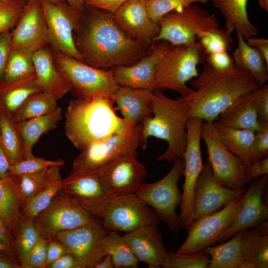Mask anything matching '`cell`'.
I'll list each match as a JSON object with an SVG mask.
<instances>
[{
    "instance_id": "obj_1",
    "label": "cell",
    "mask_w": 268,
    "mask_h": 268,
    "mask_svg": "<svg viewBox=\"0 0 268 268\" xmlns=\"http://www.w3.org/2000/svg\"><path fill=\"white\" fill-rule=\"evenodd\" d=\"M74 39L82 62L105 69L133 65L145 56L151 45L130 38L114 14L85 7Z\"/></svg>"
},
{
    "instance_id": "obj_2",
    "label": "cell",
    "mask_w": 268,
    "mask_h": 268,
    "mask_svg": "<svg viewBox=\"0 0 268 268\" xmlns=\"http://www.w3.org/2000/svg\"><path fill=\"white\" fill-rule=\"evenodd\" d=\"M189 82L192 91L181 96L190 107L191 118L212 123L239 97L260 86L248 72L235 66L219 70L206 63Z\"/></svg>"
},
{
    "instance_id": "obj_3",
    "label": "cell",
    "mask_w": 268,
    "mask_h": 268,
    "mask_svg": "<svg viewBox=\"0 0 268 268\" xmlns=\"http://www.w3.org/2000/svg\"><path fill=\"white\" fill-rule=\"evenodd\" d=\"M114 104L113 97L103 96L76 97L69 101L65 114V134L74 147L81 151L135 126L118 116Z\"/></svg>"
},
{
    "instance_id": "obj_4",
    "label": "cell",
    "mask_w": 268,
    "mask_h": 268,
    "mask_svg": "<svg viewBox=\"0 0 268 268\" xmlns=\"http://www.w3.org/2000/svg\"><path fill=\"white\" fill-rule=\"evenodd\" d=\"M152 116L141 123L139 146L145 149L148 138L154 137L165 141L167 147L158 158V161L173 162L183 159L187 140V124L191 118L189 105L181 96L172 99L162 90L152 91Z\"/></svg>"
},
{
    "instance_id": "obj_5",
    "label": "cell",
    "mask_w": 268,
    "mask_h": 268,
    "mask_svg": "<svg viewBox=\"0 0 268 268\" xmlns=\"http://www.w3.org/2000/svg\"><path fill=\"white\" fill-rule=\"evenodd\" d=\"M204 52L198 42L193 45L174 46L165 41L153 89H169L181 96L189 93L192 89L187 83L198 75V66L204 61Z\"/></svg>"
},
{
    "instance_id": "obj_6",
    "label": "cell",
    "mask_w": 268,
    "mask_h": 268,
    "mask_svg": "<svg viewBox=\"0 0 268 268\" xmlns=\"http://www.w3.org/2000/svg\"><path fill=\"white\" fill-rule=\"evenodd\" d=\"M159 31L153 43L164 41L174 45H193L208 33L222 29L213 14L198 3L179 8L158 21Z\"/></svg>"
},
{
    "instance_id": "obj_7",
    "label": "cell",
    "mask_w": 268,
    "mask_h": 268,
    "mask_svg": "<svg viewBox=\"0 0 268 268\" xmlns=\"http://www.w3.org/2000/svg\"><path fill=\"white\" fill-rule=\"evenodd\" d=\"M173 162L171 169L165 176L153 183H142L135 194L154 210L160 221L174 234L178 235L182 229L176 212L182 201L178 183L183 175L184 161L177 158Z\"/></svg>"
},
{
    "instance_id": "obj_8",
    "label": "cell",
    "mask_w": 268,
    "mask_h": 268,
    "mask_svg": "<svg viewBox=\"0 0 268 268\" xmlns=\"http://www.w3.org/2000/svg\"><path fill=\"white\" fill-rule=\"evenodd\" d=\"M53 53L58 68L77 97H113L119 85L111 69L93 67L53 50Z\"/></svg>"
},
{
    "instance_id": "obj_9",
    "label": "cell",
    "mask_w": 268,
    "mask_h": 268,
    "mask_svg": "<svg viewBox=\"0 0 268 268\" xmlns=\"http://www.w3.org/2000/svg\"><path fill=\"white\" fill-rule=\"evenodd\" d=\"M97 219L71 197L59 191L33 222L41 236L50 240L60 232L91 223Z\"/></svg>"
},
{
    "instance_id": "obj_10",
    "label": "cell",
    "mask_w": 268,
    "mask_h": 268,
    "mask_svg": "<svg viewBox=\"0 0 268 268\" xmlns=\"http://www.w3.org/2000/svg\"><path fill=\"white\" fill-rule=\"evenodd\" d=\"M201 137L215 179L229 189H246L249 183L246 168L241 160L222 143L213 122H203Z\"/></svg>"
},
{
    "instance_id": "obj_11",
    "label": "cell",
    "mask_w": 268,
    "mask_h": 268,
    "mask_svg": "<svg viewBox=\"0 0 268 268\" xmlns=\"http://www.w3.org/2000/svg\"><path fill=\"white\" fill-rule=\"evenodd\" d=\"M47 23L49 46L56 51L82 62L73 36L79 29L83 12L63 0L57 3L41 1Z\"/></svg>"
},
{
    "instance_id": "obj_12",
    "label": "cell",
    "mask_w": 268,
    "mask_h": 268,
    "mask_svg": "<svg viewBox=\"0 0 268 268\" xmlns=\"http://www.w3.org/2000/svg\"><path fill=\"white\" fill-rule=\"evenodd\" d=\"M109 231L128 232L143 226L159 225L154 210L135 193L111 196L101 219Z\"/></svg>"
},
{
    "instance_id": "obj_13",
    "label": "cell",
    "mask_w": 268,
    "mask_h": 268,
    "mask_svg": "<svg viewBox=\"0 0 268 268\" xmlns=\"http://www.w3.org/2000/svg\"><path fill=\"white\" fill-rule=\"evenodd\" d=\"M203 122L201 119L191 117L187 124V140L183 157L184 182L179 215L182 229H186L194 220V191L204 167L201 150Z\"/></svg>"
},
{
    "instance_id": "obj_14",
    "label": "cell",
    "mask_w": 268,
    "mask_h": 268,
    "mask_svg": "<svg viewBox=\"0 0 268 268\" xmlns=\"http://www.w3.org/2000/svg\"><path fill=\"white\" fill-rule=\"evenodd\" d=\"M140 123L130 131L114 134L80 151L72 165V171L99 169L123 155L137 152L140 144Z\"/></svg>"
},
{
    "instance_id": "obj_15",
    "label": "cell",
    "mask_w": 268,
    "mask_h": 268,
    "mask_svg": "<svg viewBox=\"0 0 268 268\" xmlns=\"http://www.w3.org/2000/svg\"><path fill=\"white\" fill-rule=\"evenodd\" d=\"M243 194L220 209L194 220L186 229L188 236L176 250L177 253H196L214 245L217 238L234 220L240 208Z\"/></svg>"
},
{
    "instance_id": "obj_16",
    "label": "cell",
    "mask_w": 268,
    "mask_h": 268,
    "mask_svg": "<svg viewBox=\"0 0 268 268\" xmlns=\"http://www.w3.org/2000/svg\"><path fill=\"white\" fill-rule=\"evenodd\" d=\"M109 230L102 220L58 233L53 239L63 244L76 260L78 268H95L104 257L102 242Z\"/></svg>"
},
{
    "instance_id": "obj_17",
    "label": "cell",
    "mask_w": 268,
    "mask_h": 268,
    "mask_svg": "<svg viewBox=\"0 0 268 268\" xmlns=\"http://www.w3.org/2000/svg\"><path fill=\"white\" fill-rule=\"evenodd\" d=\"M137 152L123 155L97 170L102 186L109 196L135 193L147 175Z\"/></svg>"
},
{
    "instance_id": "obj_18",
    "label": "cell",
    "mask_w": 268,
    "mask_h": 268,
    "mask_svg": "<svg viewBox=\"0 0 268 268\" xmlns=\"http://www.w3.org/2000/svg\"><path fill=\"white\" fill-rule=\"evenodd\" d=\"M268 182V175H265L253 179L249 182L237 215L217 238L214 245L224 242L239 231L255 228L267 220L268 206L264 196Z\"/></svg>"
},
{
    "instance_id": "obj_19",
    "label": "cell",
    "mask_w": 268,
    "mask_h": 268,
    "mask_svg": "<svg viewBox=\"0 0 268 268\" xmlns=\"http://www.w3.org/2000/svg\"><path fill=\"white\" fill-rule=\"evenodd\" d=\"M62 192L92 215L101 219L110 196L104 190L97 170L72 171L62 179Z\"/></svg>"
},
{
    "instance_id": "obj_20",
    "label": "cell",
    "mask_w": 268,
    "mask_h": 268,
    "mask_svg": "<svg viewBox=\"0 0 268 268\" xmlns=\"http://www.w3.org/2000/svg\"><path fill=\"white\" fill-rule=\"evenodd\" d=\"M10 49L31 53L49 46L48 31L40 0H27L24 10L11 32Z\"/></svg>"
},
{
    "instance_id": "obj_21",
    "label": "cell",
    "mask_w": 268,
    "mask_h": 268,
    "mask_svg": "<svg viewBox=\"0 0 268 268\" xmlns=\"http://www.w3.org/2000/svg\"><path fill=\"white\" fill-rule=\"evenodd\" d=\"M246 189L234 190L223 186L213 176L207 161L195 189L193 221L220 209L227 203L241 196Z\"/></svg>"
},
{
    "instance_id": "obj_22",
    "label": "cell",
    "mask_w": 268,
    "mask_h": 268,
    "mask_svg": "<svg viewBox=\"0 0 268 268\" xmlns=\"http://www.w3.org/2000/svg\"><path fill=\"white\" fill-rule=\"evenodd\" d=\"M165 41L153 43L147 54L134 64L111 68L120 86L153 90L157 67L163 54Z\"/></svg>"
},
{
    "instance_id": "obj_23",
    "label": "cell",
    "mask_w": 268,
    "mask_h": 268,
    "mask_svg": "<svg viewBox=\"0 0 268 268\" xmlns=\"http://www.w3.org/2000/svg\"><path fill=\"white\" fill-rule=\"evenodd\" d=\"M114 16L116 22L130 38L149 45L153 44L159 26L149 17L145 0H130Z\"/></svg>"
},
{
    "instance_id": "obj_24",
    "label": "cell",
    "mask_w": 268,
    "mask_h": 268,
    "mask_svg": "<svg viewBox=\"0 0 268 268\" xmlns=\"http://www.w3.org/2000/svg\"><path fill=\"white\" fill-rule=\"evenodd\" d=\"M158 226H143L123 235L138 262L149 268H163L168 254Z\"/></svg>"
},
{
    "instance_id": "obj_25",
    "label": "cell",
    "mask_w": 268,
    "mask_h": 268,
    "mask_svg": "<svg viewBox=\"0 0 268 268\" xmlns=\"http://www.w3.org/2000/svg\"><path fill=\"white\" fill-rule=\"evenodd\" d=\"M35 80L43 91L52 95L57 100L71 91V87L58 68L50 46L40 49L33 53Z\"/></svg>"
},
{
    "instance_id": "obj_26",
    "label": "cell",
    "mask_w": 268,
    "mask_h": 268,
    "mask_svg": "<svg viewBox=\"0 0 268 268\" xmlns=\"http://www.w3.org/2000/svg\"><path fill=\"white\" fill-rule=\"evenodd\" d=\"M152 90L120 86L113 98L123 118L134 125L152 116Z\"/></svg>"
},
{
    "instance_id": "obj_27",
    "label": "cell",
    "mask_w": 268,
    "mask_h": 268,
    "mask_svg": "<svg viewBox=\"0 0 268 268\" xmlns=\"http://www.w3.org/2000/svg\"><path fill=\"white\" fill-rule=\"evenodd\" d=\"M243 260L249 268H268V223L248 229L240 241Z\"/></svg>"
},
{
    "instance_id": "obj_28",
    "label": "cell",
    "mask_w": 268,
    "mask_h": 268,
    "mask_svg": "<svg viewBox=\"0 0 268 268\" xmlns=\"http://www.w3.org/2000/svg\"><path fill=\"white\" fill-rule=\"evenodd\" d=\"M211 1L223 16L224 30L227 34L231 35L235 29H238L246 40L258 35V29L248 16V0H211Z\"/></svg>"
},
{
    "instance_id": "obj_29",
    "label": "cell",
    "mask_w": 268,
    "mask_h": 268,
    "mask_svg": "<svg viewBox=\"0 0 268 268\" xmlns=\"http://www.w3.org/2000/svg\"><path fill=\"white\" fill-rule=\"evenodd\" d=\"M253 91L246 93L236 99L217 117L214 122L234 128L256 132L260 123L258 118Z\"/></svg>"
},
{
    "instance_id": "obj_30",
    "label": "cell",
    "mask_w": 268,
    "mask_h": 268,
    "mask_svg": "<svg viewBox=\"0 0 268 268\" xmlns=\"http://www.w3.org/2000/svg\"><path fill=\"white\" fill-rule=\"evenodd\" d=\"M237 45L232 54L234 66L248 72L259 86L268 80V64L261 53L247 43L241 32L235 29Z\"/></svg>"
},
{
    "instance_id": "obj_31",
    "label": "cell",
    "mask_w": 268,
    "mask_h": 268,
    "mask_svg": "<svg viewBox=\"0 0 268 268\" xmlns=\"http://www.w3.org/2000/svg\"><path fill=\"white\" fill-rule=\"evenodd\" d=\"M35 77V74L22 79L0 81V110L12 116L29 97L43 91Z\"/></svg>"
},
{
    "instance_id": "obj_32",
    "label": "cell",
    "mask_w": 268,
    "mask_h": 268,
    "mask_svg": "<svg viewBox=\"0 0 268 268\" xmlns=\"http://www.w3.org/2000/svg\"><path fill=\"white\" fill-rule=\"evenodd\" d=\"M247 229L239 231L229 240L203 250L210 257L207 268H249L242 259L240 249L241 239Z\"/></svg>"
},
{
    "instance_id": "obj_33",
    "label": "cell",
    "mask_w": 268,
    "mask_h": 268,
    "mask_svg": "<svg viewBox=\"0 0 268 268\" xmlns=\"http://www.w3.org/2000/svg\"><path fill=\"white\" fill-rule=\"evenodd\" d=\"M62 119V109L57 106L48 114L17 123L24 142V158L33 155L32 148L40 136L55 129Z\"/></svg>"
},
{
    "instance_id": "obj_34",
    "label": "cell",
    "mask_w": 268,
    "mask_h": 268,
    "mask_svg": "<svg viewBox=\"0 0 268 268\" xmlns=\"http://www.w3.org/2000/svg\"><path fill=\"white\" fill-rule=\"evenodd\" d=\"M213 124L222 143L241 160L247 170L251 163L250 151L255 132L234 128L214 122Z\"/></svg>"
},
{
    "instance_id": "obj_35",
    "label": "cell",
    "mask_w": 268,
    "mask_h": 268,
    "mask_svg": "<svg viewBox=\"0 0 268 268\" xmlns=\"http://www.w3.org/2000/svg\"><path fill=\"white\" fill-rule=\"evenodd\" d=\"M61 167L53 165L36 173L10 175L15 183L22 204L26 200L44 190L53 183L62 179L60 172Z\"/></svg>"
},
{
    "instance_id": "obj_36",
    "label": "cell",
    "mask_w": 268,
    "mask_h": 268,
    "mask_svg": "<svg viewBox=\"0 0 268 268\" xmlns=\"http://www.w3.org/2000/svg\"><path fill=\"white\" fill-rule=\"evenodd\" d=\"M22 201L13 177L0 178V215L14 236L17 222L21 215Z\"/></svg>"
},
{
    "instance_id": "obj_37",
    "label": "cell",
    "mask_w": 268,
    "mask_h": 268,
    "mask_svg": "<svg viewBox=\"0 0 268 268\" xmlns=\"http://www.w3.org/2000/svg\"><path fill=\"white\" fill-rule=\"evenodd\" d=\"M0 142L10 166L24 158V142L17 123L11 116L0 110Z\"/></svg>"
},
{
    "instance_id": "obj_38",
    "label": "cell",
    "mask_w": 268,
    "mask_h": 268,
    "mask_svg": "<svg viewBox=\"0 0 268 268\" xmlns=\"http://www.w3.org/2000/svg\"><path fill=\"white\" fill-rule=\"evenodd\" d=\"M104 256H111L114 268H137L138 261L118 232L109 231L102 242Z\"/></svg>"
},
{
    "instance_id": "obj_39",
    "label": "cell",
    "mask_w": 268,
    "mask_h": 268,
    "mask_svg": "<svg viewBox=\"0 0 268 268\" xmlns=\"http://www.w3.org/2000/svg\"><path fill=\"white\" fill-rule=\"evenodd\" d=\"M42 237L33 221L19 217L14 233V252L21 268L29 254Z\"/></svg>"
},
{
    "instance_id": "obj_40",
    "label": "cell",
    "mask_w": 268,
    "mask_h": 268,
    "mask_svg": "<svg viewBox=\"0 0 268 268\" xmlns=\"http://www.w3.org/2000/svg\"><path fill=\"white\" fill-rule=\"evenodd\" d=\"M57 100L42 91L29 97L11 116L16 123L48 114L57 106Z\"/></svg>"
},
{
    "instance_id": "obj_41",
    "label": "cell",
    "mask_w": 268,
    "mask_h": 268,
    "mask_svg": "<svg viewBox=\"0 0 268 268\" xmlns=\"http://www.w3.org/2000/svg\"><path fill=\"white\" fill-rule=\"evenodd\" d=\"M32 55L22 49H10L2 80H20L35 74Z\"/></svg>"
},
{
    "instance_id": "obj_42",
    "label": "cell",
    "mask_w": 268,
    "mask_h": 268,
    "mask_svg": "<svg viewBox=\"0 0 268 268\" xmlns=\"http://www.w3.org/2000/svg\"><path fill=\"white\" fill-rule=\"evenodd\" d=\"M62 187V179L50 185L44 190L24 201L21 206V214L25 218L33 221L45 209Z\"/></svg>"
},
{
    "instance_id": "obj_43",
    "label": "cell",
    "mask_w": 268,
    "mask_h": 268,
    "mask_svg": "<svg viewBox=\"0 0 268 268\" xmlns=\"http://www.w3.org/2000/svg\"><path fill=\"white\" fill-rule=\"evenodd\" d=\"M209 256L203 251L193 254H179L173 249L168 251L164 268H207Z\"/></svg>"
},
{
    "instance_id": "obj_44",
    "label": "cell",
    "mask_w": 268,
    "mask_h": 268,
    "mask_svg": "<svg viewBox=\"0 0 268 268\" xmlns=\"http://www.w3.org/2000/svg\"><path fill=\"white\" fill-rule=\"evenodd\" d=\"M149 17L158 21L165 15L177 9L194 3H206L208 0H145Z\"/></svg>"
},
{
    "instance_id": "obj_45",
    "label": "cell",
    "mask_w": 268,
    "mask_h": 268,
    "mask_svg": "<svg viewBox=\"0 0 268 268\" xmlns=\"http://www.w3.org/2000/svg\"><path fill=\"white\" fill-rule=\"evenodd\" d=\"M27 0H0V34L15 26Z\"/></svg>"
},
{
    "instance_id": "obj_46",
    "label": "cell",
    "mask_w": 268,
    "mask_h": 268,
    "mask_svg": "<svg viewBox=\"0 0 268 268\" xmlns=\"http://www.w3.org/2000/svg\"><path fill=\"white\" fill-rule=\"evenodd\" d=\"M62 159L49 160L43 158L31 156L22 159L10 166L9 174L19 175L38 172L53 165L62 166L65 164Z\"/></svg>"
},
{
    "instance_id": "obj_47",
    "label": "cell",
    "mask_w": 268,
    "mask_h": 268,
    "mask_svg": "<svg viewBox=\"0 0 268 268\" xmlns=\"http://www.w3.org/2000/svg\"><path fill=\"white\" fill-rule=\"evenodd\" d=\"M198 42L206 54L222 51L229 52L232 47L233 40L231 35L227 34L224 30L220 32L208 33L201 38Z\"/></svg>"
},
{
    "instance_id": "obj_48",
    "label": "cell",
    "mask_w": 268,
    "mask_h": 268,
    "mask_svg": "<svg viewBox=\"0 0 268 268\" xmlns=\"http://www.w3.org/2000/svg\"><path fill=\"white\" fill-rule=\"evenodd\" d=\"M268 155V122H265L260 124L255 133L250 151L251 163L262 160Z\"/></svg>"
},
{
    "instance_id": "obj_49",
    "label": "cell",
    "mask_w": 268,
    "mask_h": 268,
    "mask_svg": "<svg viewBox=\"0 0 268 268\" xmlns=\"http://www.w3.org/2000/svg\"><path fill=\"white\" fill-rule=\"evenodd\" d=\"M49 240L42 237L29 254L22 268H45Z\"/></svg>"
},
{
    "instance_id": "obj_50",
    "label": "cell",
    "mask_w": 268,
    "mask_h": 268,
    "mask_svg": "<svg viewBox=\"0 0 268 268\" xmlns=\"http://www.w3.org/2000/svg\"><path fill=\"white\" fill-rule=\"evenodd\" d=\"M253 93L259 123L268 122V85L260 86Z\"/></svg>"
},
{
    "instance_id": "obj_51",
    "label": "cell",
    "mask_w": 268,
    "mask_h": 268,
    "mask_svg": "<svg viewBox=\"0 0 268 268\" xmlns=\"http://www.w3.org/2000/svg\"><path fill=\"white\" fill-rule=\"evenodd\" d=\"M205 63L219 70H227L235 66L228 52L222 51L205 54Z\"/></svg>"
},
{
    "instance_id": "obj_52",
    "label": "cell",
    "mask_w": 268,
    "mask_h": 268,
    "mask_svg": "<svg viewBox=\"0 0 268 268\" xmlns=\"http://www.w3.org/2000/svg\"><path fill=\"white\" fill-rule=\"evenodd\" d=\"M11 37L10 30L5 31L0 34V81L2 80L10 51Z\"/></svg>"
},
{
    "instance_id": "obj_53",
    "label": "cell",
    "mask_w": 268,
    "mask_h": 268,
    "mask_svg": "<svg viewBox=\"0 0 268 268\" xmlns=\"http://www.w3.org/2000/svg\"><path fill=\"white\" fill-rule=\"evenodd\" d=\"M0 243L3 245L7 251V255L15 263L18 264L14 252V238L5 221L0 215Z\"/></svg>"
},
{
    "instance_id": "obj_54",
    "label": "cell",
    "mask_w": 268,
    "mask_h": 268,
    "mask_svg": "<svg viewBox=\"0 0 268 268\" xmlns=\"http://www.w3.org/2000/svg\"><path fill=\"white\" fill-rule=\"evenodd\" d=\"M130 0H86L85 6L115 14Z\"/></svg>"
},
{
    "instance_id": "obj_55",
    "label": "cell",
    "mask_w": 268,
    "mask_h": 268,
    "mask_svg": "<svg viewBox=\"0 0 268 268\" xmlns=\"http://www.w3.org/2000/svg\"><path fill=\"white\" fill-rule=\"evenodd\" d=\"M67 253H69L67 250L61 242L54 239L49 240L47 248L46 268L59 258Z\"/></svg>"
},
{
    "instance_id": "obj_56",
    "label": "cell",
    "mask_w": 268,
    "mask_h": 268,
    "mask_svg": "<svg viewBox=\"0 0 268 268\" xmlns=\"http://www.w3.org/2000/svg\"><path fill=\"white\" fill-rule=\"evenodd\" d=\"M246 174L249 182L253 179L268 175V157L251 163Z\"/></svg>"
},
{
    "instance_id": "obj_57",
    "label": "cell",
    "mask_w": 268,
    "mask_h": 268,
    "mask_svg": "<svg viewBox=\"0 0 268 268\" xmlns=\"http://www.w3.org/2000/svg\"><path fill=\"white\" fill-rule=\"evenodd\" d=\"M48 268H78L75 258L69 253L62 256L50 264Z\"/></svg>"
},
{
    "instance_id": "obj_58",
    "label": "cell",
    "mask_w": 268,
    "mask_h": 268,
    "mask_svg": "<svg viewBox=\"0 0 268 268\" xmlns=\"http://www.w3.org/2000/svg\"><path fill=\"white\" fill-rule=\"evenodd\" d=\"M250 46L258 50L268 64V40L262 37H253L246 40Z\"/></svg>"
},
{
    "instance_id": "obj_59",
    "label": "cell",
    "mask_w": 268,
    "mask_h": 268,
    "mask_svg": "<svg viewBox=\"0 0 268 268\" xmlns=\"http://www.w3.org/2000/svg\"><path fill=\"white\" fill-rule=\"evenodd\" d=\"M10 164L7 156L0 142V178H4L9 175Z\"/></svg>"
},
{
    "instance_id": "obj_60",
    "label": "cell",
    "mask_w": 268,
    "mask_h": 268,
    "mask_svg": "<svg viewBox=\"0 0 268 268\" xmlns=\"http://www.w3.org/2000/svg\"><path fill=\"white\" fill-rule=\"evenodd\" d=\"M0 268H21L4 252L0 251Z\"/></svg>"
},
{
    "instance_id": "obj_61",
    "label": "cell",
    "mask_w": 268,
    "mask_h": 268,
    "mask_svg": "<svg viewBox=\"0 0 268 268\" xmlns=\"http://www.w3.org/2000/svg\"><path fill=\"white\" fill-rule=\"evenodd\" d=\"M114 264L110 255H106L96 265L95 268H113Z\"/></svg>"
},
{
    "instance_id": "obj_62",
    "label": "cell",
    "mask_w": 268,
    "mask_h": 268,
    "mask_svg": "<svg viewBox=\"0 0 268 268\" xmlns=\"http://www.w3.org/2000/svg\"><path fill=\"white\" fill-rule=\"evenodd\" d=\"M69 5L75 9L83 12L85 7L86 0H65Z\"/></svg>"
},
{
    "instance_id": "obj_63",
    "label": "cell",
    "mask_w": 268,
    "mask_h": 268,
    "mask_svg": "<svg viewBox=\"0 0 268 268\" xmlns=\"http://www.w3.org/2000/svg\"><path fill=\"white\" fill-rule=\"evenodd\" d=\"M261 6L265 10L268 9V0H259Z\"/></svg>"
},
{
    "instance_id": "obj_64",
    "label": "cell",
    "mask_w": 268,
    "mask_h": 268,
    "mask_svg": "<svg viewBox=\"0 0 268 268\" xmlns=\"http://www.w3.org/2000/svg\"><path fill=\"white\" fill-rule=\"evenodd\" d=\"M41 1H48L54 3H57L65 0H40Z\"/></svg>"
}]
</instances>
